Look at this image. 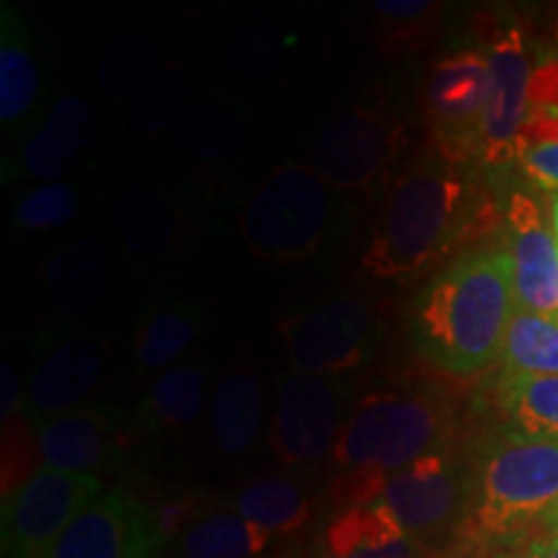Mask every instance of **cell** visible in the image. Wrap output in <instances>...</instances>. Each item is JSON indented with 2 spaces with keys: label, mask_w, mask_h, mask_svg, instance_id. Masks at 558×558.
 Segmentation results:
<instances>
[{
  "label": "cell",
  "mask_w": 558,
  "mask_h": 558,
  "mask_svg": "<svg viewBox=\"0 0 558 558\" xmlns=\"http://www.w3.org/2000/svg\"><path fill=\"white\" fill-rule=\"evenodd\" d=\"M518 311L512 259L505 243L469 251L424 288L411 318L418 357L452 378L497 365Z\"/></svg>",
  "instance_id": "obj_1"
},
{
  "label": "cell",
  "mask_w": 558,
  "mask_h": 558,
  "mask_svg": "<svg viewBox=\"0 0 558 558\" xmlns=\"http://www.w3.org/2000/svg\"><path fill=\"white\" fill-rule=\"evenodd\" d=\"M469 199V184L448 158H418L390 186L362 269L375 279L416 275L460 239Z\"/></svg>",
  "instance_id": "obj_2"
},
{
  "label": "cell",
  "mask_w": 558,
  "mask_h": 558,
  "mask_svg": "<svg viewBox=\"0 0 558 558\" xmlns=\"http://www.w3.org/2000/svg\"><path fill=\"white\" fill-rule=\"evenodd\" d=\"M558 509V442L505 432L481 458L463 535L476 546H501L546 525Z\"/></svg>",
  "instance_id": "obj_3"
},
{
  "label": "cell",
  "mask_w": 558,
  "mask_h": 558,
  "mask_svg": "<svg viewBox=\"0 0 558 558\" xmlns=\"http://www.w3.org/2000/svg\"><path fill=\"white\" fill-rule=\"evenodd\" d=\"M450 432V409L437 396L375 393L347 418L331 460L341 473H393L448 450Z\"/></svg>",
  "instance_id": "obj_4"
},
{
  "label": "cell",
  "mask_w": 558,
  "mask_h": 558,
  "mask_svg": "<svg viewBox=\"0 0 558 558\" xmlns=\"http://www.w3.org/2000/svg\"><path fill=\"white\" fill-rule=\"evenodd\" d=\"M331 226L329 184L308 166H279L256 186L241 215L251 254L295 264L316 254Z\"/></svg>",
  "instance_id": "obj_5"
},
{
  "label": "cell",
  "mask_w": 558,
  "mask_h": 558,
  "mask_svg": "<svg viewBox=\"0 0 558 558\" xmlns=\"http://www.w3.org/2000/svg\"><path fill=\"white\" fill-rule=\"evenodd\" d=\"M473 497V478L456 452L439 450L407 469L383 473L375 505L388 509L396 522L422 543L450 527H463Z\"/></svg>",
  "instance_id": "obj_6"
},
{
  "label": "cell",
  "mask_w": 558,
  "mask_h": 558,
  "mask_svg": "<svg viewBox=\"0 0 558 558\" xmlns=\"http://www.w3.org/2000/svg\"><path fill=\"white\" fill-rule=\"evenodd\" d=\"M104 492L90 473L34 471L3 497V558H47L65 527Z\"/></svg>",
  "instance_id": "obj_7"
},
{
  "label": "cell",
  "mask_w": 558,
  "mask_h": 558,
  "mask_svg": "<svg viewBox=\"0 0 558 558\" xmlns=\"http://www.w3.org/2000/svg\"><path fill=\"white\" fill-rule=\"evenodd\" d=\"M349 393L337 378L284 373L277 383L269 445L284 465H311L333 452L347 424Z\"/></svg>",
  "instance_id": "obj_8"
},
{
  "label": "cell",
  "mask_w": 558,
  "mask_h": 558,
  "mask_svg": "<svg viewBox=\"0 0 558 558\" xmlns=\"http://www.w3.org/2000/svg\"><path fill=\"white\" fill-rule=\"evenodd\" d=\"M292 369L320 378L365 365L375 347V316L357 298H333L279 324Z\"/></svg>",
  "instance_id": "obj_9"
},
{
  "label": "cell",
  "mask_w": 558,
  "mask_h": 558,
  "mask_svg": "<svg viewBox=\"0 0 558 558\" xmlns=\"http://www.w3.org/2000/svg\"><path fill=\"white\" fill-rule=\"evenodd\" d=\"M156 509L130 488H104L65 527L47 558H158Z\"/></svg>",
  "instance_id": "obj_10"
},
{
  "label": "cell",
  "mask_w": 558,
  "mask_h": 558,
  "mask_svg": "<svg viewBox=\"0 0 558 558\" xmlns=\"http://www.w3.org/2000/svg\"><path fill=\"white\" fill-rule=\"evenodd\" d=\"M403 145L407 130L393 114L354 109L320 132L313 150V169L337 190H367L401 156Z\"/></svg>",
  "instance_id": "obj_11"
},
{
  "label": "cell",
  "mask_w": 558,
  "mask_h": 558,
  "mask_svg": "<svg viewBox=\"0 0 558 558\" xmlns=\"http://www.w3.org/2000/svg\"><path fill=\"white\" fill-rule=\"evenodd\" d=\"M104 354L99 341L78 331H54L41 341L26 380V411L37 424L78 411L99 386Z\"/></svg>",
  "instance_id": "obj_12"
},
{
  "label": "cell",
  "mask_w": 558,
  "mask_h": 558,
  "mask_svg": "<svg viewBox=\"0 0 558 558\" xmlns=\"http://www.w3.org/2000/svg\"><path fill=\"white\" fill-rule=\"evenodd\" d=\"M488 54V94L478 124V150L486 163L518 158V135L530 107L533 62L518 29L501 34Z\"/></svg>",
  "instance_id": "obj_13"
},
{
  "label": "cell",
  "mask_w": 558,
  "mask_h": 558,
  "mask_svg": "<svg viewBox=\"0 0 558 558\" xmlns=\"http://www.w3.org/2000/svg\"><path fill=\"white\" fill-rule=\"evenodd\" d=\"M505 228L518 308L558 316V239L554 226H548L533 197L512 194Z\"/></svg>",
  "instance_id": "obj_14"
},
{
  "label": "cell",
  "mask_w": 558,
  "mask_h": 558,
  "mask_svg": "<svg viewBox=\"0 0 558 558\" xmlns=\"http://www.w3.org/2000/svg\"><path fill=\"white\" fill-rule=\"evenodd\" d=\"M488 94V54L456 52L439 60L427 81V109L439 140L442 156L465 140L478 143V124Z\"/></svg>",
  "instance_id": "obj_15"
},
{
  "label": "cell",
  "mask_w": 558,
  "mask_h": 558,
  "mask_svg": "<svg viewBox=\"0 0 558 558\" xmlns=\"http://www.w3.org/2000/svg\"><path fill=\"white\" fill-rule=\"evenodd\" d=\"M111 409H78L37 424L34 456L41 469L90 473L111 463L120 450V424Z\"/></svg>",
  "instance_id": "obj_16"
},
{
  "label": "cell",
  "mask_w": 558,
  "mask_h": 558,
  "mask_svg": "<svg viewBox=\"0 0 558 558\" xmlns=\"http://www.w3.org/2000/svg\"><path fill=\"white\" fill-rule=\"evenodd\" d=\"M313 558H432L427 543L409 535L375 501L337 509L313 546Z\"/></svg>",
  "instance_id": "obj_17"
},
{
  "label": "cell",
  "mask_w": 558,
  "mask_h": 558,
  "mask_svg": "<svg viewBox=\"0 0 558 558\" xmlns=\"http://www.w3.org/2000/svg\"><path fill=\"white\" fill-rule=\"evenodd\" d=\"M109 279L107 248L94 239L68 243L45 264V292L62 318H78L99 303Z\"/></svg>",
  "instance_id": "obj_18"
},
{
  "label": "cell",
  "mask_w": 558,
  "mask_h": 558,
  "mask_svg": "<svg viewBox=\"0 0 558 558\" xmlns=\"http://www.w3.org/2000/svg\"><path fill=\"white\" fill-rule=\"evenodd\" d=\"M205 329V316L197 305L184 300H166L150 305L135 326L132 362L137 373H166L190 352Z\"/></svg>",
  "instance_id": "obj_19"
},
{
  "label": "cell",
  "mask_w": 558,
  "mask_h": 558,
  "mask_svg": "<svg viewBox=\"0 0 558 558\" xmlns=\"http://www.w3.org/2000/svg\"><path fill=\"white\" fill-rule=\"evenodd\" d=\"M264 422V386L246 367L222 375L213 393L209 429L215 450L226 458L243 456L259 437Z\"/></svg>",
  "instance_id": "obj_20"
},
{
  "label": "cell",
  "mask_w": 558,
  "mask_h": 558,
  "mask_svg": "<svg viewBox=\"0 0 558 558\" xmlns=\"http://www.w3.org/2000/svg\"><path fill=\"white\" fill-rule=\"evenodd\" d=\"M207 367L186 362L160 373L137 411V424L150 432H184L194 427L207 407Z\"/></svg>",
  "instance_id": "obj_21"
},
{
  "label": "cell",
  "mask_w": 558,
  "mask_h": 558,
  "mask_svg": "<svg viewBox=\"0 0 558 558\" xmlns=\"http://www.w3.org/2000/svg\"><path fill=\"white\" fill-rule=\"evenodd\" d=\"M111 215H114V228L122 246L140 259H156L177 243V209L158 192L143 190V186L122 192Z\"/></svg>",
  "instance_id": "obj_22"
},
{
  "label": "cell",
  "mask_w": 558,
  "mask_h": 558,
  "mask_svg": "<svg viewBox=\"0 0 558 558\" xmlns=\"http://www.w3.org/2000/svg\"><path fill=\"white\" fill-rule=\"evenodd\" d=\"M233 512L267 530L271 538L295 535L313 518L305 486L290 476H262L248 481L233 497Z\"/></svg>",
  "instance_id": "obj_23"
},
{
  "label": "cell",
  "mask_w": 558,
  "mask_h": 558,
  "mask_svg": "<svg viewBox=\"0 0 558 558\" xmlns=\"http://www.w3.org/2000/svg\"><path fill=\"white\" fill-rule=\"evenodd\" d=\"M39 96V65L26 26L9 3L0 11V120L19 122Z\"/></svg>",
  "instance_id": "obj_24"
},
{
  "label": "cell",
  "mask_w": 558,
  "mask_h": 558,
  "mask_svg": "<svg viewBox=\"0 0 558 558\" xmlns=\"http://www.w3.org/2000/svg\"><path fill=\"white\" fill-rule=\"evenodd\" d=\"M271 535L233 509H209L177 538L179 558H259Z\"/></svg>",
  "instance_id": "obj_25"
},
{
  "label": "cell",
  "mask_w": 558,
  "mask_h": 558,
  "mask_svg": "<svg viewBox=\"0 0 558 558\" xmlns=\"http://www.w3.org/2000/svg\"><path fill=\"white\" fill-rule=\"evenodd\" d=\"M497 403L509 432L558 442V375L501 373Z\"/></svg>",
  "instance_id": "obj_26"
},
{
  "label": "cell",
  "mask_w": 558,
  "mask_h": 558,
  "mask_svg": "<svg viewBox=\"0 0 558 558\" xmlns=\"http://www.w3.org/2000/svg\"><path fill=\"white\" fill-rule=\"evenodd\" d=\"M499 362L509 375H558V316L514 311Z\"/></svg>",
  "instance_id": "obj_27"
},
{
  "label": "cell",
  "mask_w": 558,
  "mask_h": 558,
  "mask_svg": "<svg viewBox=\"0 0 558 558\" xmlns=\"http://www.w3.org/2000/svg\"><path fill=\"white\" fill-rule=\"evenodd\" d=\"M179 148L205 160L239 158L246 145V130L241 120L218 107L186 109L171 128Z\"/></svg>",
  "instance_id": "obj_28"
},
{
  "label": "cell",
  "mask_w": 558,
  "mask_h": 558,
  "mask_svg": "<svg viewBox=\"0 0 558 558\" xmlns=\"http://www.w3.org/2000/svg\"><path fill=\"white\" fill-rule=\"evenodd\" d=\"M156 65V41L143 32L122 34L104 52L96 68V83L109 99H135V94L153 78Z\"/></svg>",
  "instance_id": "obj_29"
},
{
  "label": "cell",
  "mask_w": 558,
  "mask_h": 558,
  "mask_svg": "<svg viewBox=\"0 0 558 558\" xmlns=\"http://www.w3.org/2000/svg\"><path fill=\"white\" fill-rule=\"evenodd\" d=\"M190 83L179 68H163L137 90L130 104V122L140 135H158L160 130L173 128L184 114Z\"/></svg>",
  "instance_id": "obj_30"
},
{
  "label": "cell",
  "mask_w": 558,
  "mask_h": 558,
  "mask_svg": "<svg viewBox=\"0 0 558 558\" xmlns=\"http://www.w3.org/2000/svg\"><path fill=\"white\" fill-rule=\"evenodd\" d=\"M78 215V194L68 184H45L19 199L13 222L24 230H58Z\"/></svg>",
  "instance_id": "obj_31"
},
{
  "label": "cell",
  "mask_w": 558,
  "mask_h": 558,
  "mask_svg": "<svg viewBox=\"0 0 558 558\" xmlns=\"http://www.w3.org/2000/svg\"><path fill=\"white\" fill-rule=\"evenodd\" d=\"M78 153H75L60 135L41 124V128L34 132V135L26 140L24 150H21V166L24 171L34 179H45L54 184L60 177H65L73 166V160Z\"/></svg>",
  "instance_id": "obj_32"
},
{
  "label": "cell",
  "mask_w": 558,
  "mask_h": 558,
  "mask_svg": "<svg viewBox=\"0 0 558 558\" xmlns=\"http://www.w3.org/2000/svg\"><path fill=\"white\" fill-rule=\"evenodd\" d=\"M47 128H50L54 135H60L75 153L88 148L94 143L96 135H99V124H96V117L90 107L78 96H60L58 101L52 104L50 117L45 120Z\"/></svg>",
  "instance_id": "obj_33"
},
{
  "label": "cell",
  "mask_w": 558,
  "mask_h": 558,
  "mask_svg": "<svg viewBox=\"0 0 558 558\" xmlns=\"http://www.w3.org/2000/svg\"><path fill=\"white\" fill-rule=\"evenodd\" d=\"M518 160L522 171H525V177L533 181L535 186L558 194V143L522 150Z\"/></svg>",
  "instance_id": "obj_34"
},
{
  "label": "cell",
  "mask_w": 558,
  "mask_h": 558,
  "mask_svg": "<svg viewBox=\"0 0 558 558\" xmlns=\"http://www.w3.org/2000/svg\"><path fill=\"white\" fill-rule=\"evenodd\" d=\"M375 11L390 21L396 29H403V26L416 24V21L427 16L432 3H424V0H383V3H375Z\"/></svg>",
  "instance_id": "obj_35"
},
{
  "label": "cell",
  "mask_w": 558,
  "mask_h": 558,
  "mask_svg": "<svg viewBox=\"0 0 558 558\" xmlns=\"http://www.w3.org/2000/svg\"><path fill=\"white\" fill-rule=\"evenodd\" d=\"M0 390H3V396H0V416H3V424H9L21 399L16 369H13L11 362H3V367H0Z\"/></svg>",
  "instance_id": "obj_36"
},
{
  "label": "cell",
  "mask_w": 558,
  "mask_h": 558,
  "mask_svg": "<svg viewBox=\"0 0 558 558\" xmlns=\"http://www.w3.org/2000/svg\"><path fill=\"white\" fill-rule=\"evenodd\" d=\"M533 548L541 558H558V535H541L533 541Z\"/></svg>",
  "instance_id": "obj_37"
},
{
  "label": "cell",
  "mask_w": 558,
  "mask_h": 558,
  "mask_svg": "<svg viewBox=\"0 0 558 558\" xmlns=\"http://www.w3.org/2000/svg\"><path fill=\"white\" fill-rule=\"evenodd\" d=\"M492 558H541V556L535 554L533 543H527V546H522V548H505V550H499V554H494Z\"/></svg>",
  "instance_id": "obj_38"
},
{
  "label": "cell",
  "mask_w": 558,
  "mask_h": 558,
  "mask_svg": "<svg viewBox=\"0 0 558 558\" xmlns=\"http://www.w3.org/2000/svg\"><path fill=\"white\" fill-rule=\"evenodd\" d=\"M543 535H558V509L546 520V525H543Z\"/></svg>",
  "instance_id": "obj_39"
},
{
  "label": "cell",
  "mask_w": 558,
  "mask_h": 558,
  "mask_svg": "<svg viewBox=\"0 0 558 558\" xmlns=\"http://www.w3.org/2000/svg\"><path fill=\"white\" fill-rule=\"evenodd\" d=\"M550 220H554V230L558 239V194H554V202H550Z\"/></svg>",
  "instance_id": "obj_40"
},
{
  "label": "cell",
  "mask_w": 558,
  "mask_h": 558,
  "mask_svg": "<svg viewBox=\"0 0 558 558\" xmlns=\"http://www.w3.org/2000/svg\"><path fill=\"white\" fill-rule=\"evenodd\" d=\"M556 37H558V19H556Z\"/></svg>",
  "instance_id": "obj_41"
}]
</instances>
